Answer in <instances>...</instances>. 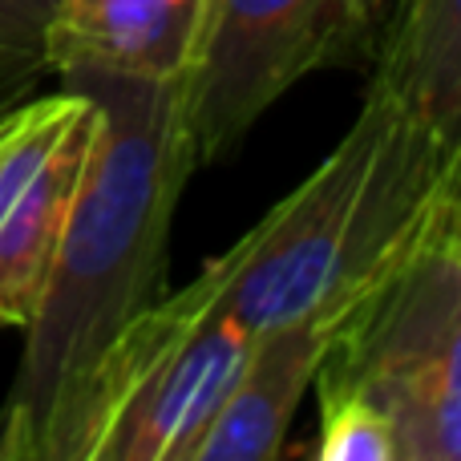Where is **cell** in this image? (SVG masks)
I'll list each match as a JSON object with an SVG mask.
<instances>
[{"mask_svg":"<svg viewBox=\"0 0 461 461\" xmlns=\"http://www.w3.org/2000/svg\"><path fill=\"white\" fill-rule=\"evenodd\" d=\"M97 102V138L21 368L0 409V461H86L94 393L122 336L167 295V251L194 146L183 77L57 73Z\"/></svg>","mask_w":461,"mask_h":461,"instance_id":"obj_1","label":"cell"},{"mask_svg":"<svg viewBox=\"0 0 461 461\" xmlns=\"http://www.w3.org/2000/svg\"><path fill=\"white\" fill-rule=\"evenodd\" d=\"M454 186V154L368 81L340 146L170 300L247 332L336 324L389 276Z\"/></svg>","mask_w":461,"mask_h":461,"instance_id":"obj_2","label":"cell"},{"mask_svg":"<svg viewBox=\"0 0 461 461\" xmlns=\"http://www.w3.org/2000/svg\"><path fill=\"white\" fill-rule=\"evenodd\" d=\"M312 384L373 405L397 461H461V186L336 320Z\"/></svg>","mask_w":461,"mask_h":461,"instance_id":"obj_3","label":"cell"},{"mask_svg":"<svg viewBox=\"0 0 461 461\" xmlns=\"http://www.w3.org/2000/svg\"><path fill=\"white\" fill-rule=\"evenodd\" d=\"M376 0H203L183 69L194 162L243 146L255 122L308 73L357 61Z\"/></svg>","mask_w":461,"mask_h":461,"instance_id":"obj_4","label":"cell"},{"mask_svg":"<svg viewBox=\"0 0 461 461\" xmlns=\"http://www.w3.org/2000/svg\"><path fill=\"white\" fill-rule=\"evenodd\" d=\"M251 336L235 320L191 316L162 295L105 360L86 461H191Z\"/></svg>","mask_w":461,"mask_h":461,"instance_id":"obj_5","label":"cell"},{"mask_svg":"<svg viewBox=\"0 0 461 461\" xmlns=\"http://www.w3.org/2000/svg\"><path fill=\"white\" fill-rule=\"evenodd\" d=\"M97 138V102L61 86L0 113V328H29Z\"/></svg>","mask_w":461,"mask_h":461,"instance_id":"obj_6","label":"cell"},{"mask_svg":"<svg viewBox=\"0 0 461 461\" xmlns=\"http://www.w3.org/2000/svg\"><path fill=\"white\" fill-rule=\"evenodd\" d=\"M332 328L324 320L263 328L251 336L247 360L230 381L215 421L199 438L191 461H267L284 449L287 425L316 381Z\"/></svg>","mask_w":461,"mask_h":461,"instance_id":"obj_7","label":"cell"},{"mask_svg":"<svg viewBox=\"0 0 461 461\" xmlns=\"http://www.w3.org/2000/svg\"><path fill=\"white\" fill-rule=\"evenodd\" d=\"M203 0H57L53 73L183 77Z\"/></svg>","mask_w":461,"mask_h":461,"instance_id":"obj_8","label":"cell"},{"mask_svg":"<svg viewBox=\"0 0 461 461\" xmlns=\"http://www.w3.org/2000/svg\"><path fill=\"white\" fill-rule=\"evenodd\" d=\"M373 81L461 170V0H393Z\"/></svg>","mask_w":461,"mask_h":461,"instance_id":"obj_9","label":"cell"},{"mask_svg":"<svg viewBox=\"0 0 461 461\" xmlns=\"http://www.w3.org/2000/svg\"><path fill=\"white\" fill-rule=\"evenodd\" d=\"M53 21L57 0H0V113L53 73Z\"/></svg>","mask_w":461,"mask_h":461,"instance_id":"obj_10","label":"cell"},{"mask_svg":"<svg viewBox=\"0 0 461 461\" xmlns=\"http://www.w3.org/2000/svg\"><path fill=\"white\" fill-rule=\"evenodd\" d=\"M324 461H397V446L373 405L357 397H320V446Z\"/></svg>","mask_w":461,"mask_h":461,"instance_id":"obj_11","label":"cell"}]
</instances>
